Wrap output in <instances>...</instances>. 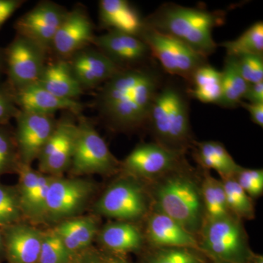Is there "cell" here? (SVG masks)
Wrapping results in <instances>:
<instances>
[{
	"mask_svg": "<svg viewBox=\"0 0 263 263\" xmlns=\"http://www.w3.org/2000/svg\"><path fill=\"white\" fill-rule=\"evenodd\" d=\"M161 86L160 74L148 64L122 69L98 88L95 107L114 130H137L146 126Z\"/></svg>",
	"mask_w": 263,
	"mask_h": 263,
	"instance_id": "1",
	"label": "cell"
},
{
	"mask_svg": "<svg viewBox=\"0 0 263 263\" xmlns=\"http://www.w3.org/2000/svg\"><path fill=\"white\" fill-rule=\"evenodd\" d=\"M200 183L183 161L167 174L147 183L152 209L172 218L193 234H199L205 221Z\"/></svg>",
	"mask_w": 263,
	"mask_h": 263,
	"instance_id": "2",
	"label": "cell"
},
{
	"mask_svg": "<svg viewBox=\"0 0 263 263\" xmlns=\"http://www.w3.org/2000/svg\"><path fill=\"white\" fill-rule=\"evenodd\" d=\"M226 13L165 3L144 18L147 27L172 36L202 56H210L218 44L213 31L224 23Z\"/></svg>",
	"mask_w": 263,
	"mask_h": 263,
	"instance_id": "3",
	"label": "cell"
},
{
	"mask_svg": "<svg viewBox=\"0 0 263 263\" xmlns=\"http://www.w3.org/2000/svg\"><path fill=\"white\" fill-rule=\"evenodd\" d=\"M186 91L178 85H162L156 95L146 126L155 143L175 152L185 154L195 140L190 122Z\"/></svg>",
	"mask_w": 263,
	"mask_h": 263,
	"instance_id": "4",
	"label": "cell"
},
{
	"mask_svg": "<svg viewBox=\"0 0 263 263\" xmlns=\"http://www.w3.org/2000/svg\"><path fill=\"white\" fill-rule=\"evenodd\" d=\"M152 210L147 183L123 174L106 188L95 202V215L137 223Z\"/></svg>",
	"mask_w": 263,
	"mask_h": 263,
	"instance_id": "5",
	"label": "cell"
},
{
	"mask_svg": "<svg viewBox=\"0 0 263 263\" xmlns=\"http://www.w3.org/2000/svg\"><path fill=\"white\" fill-rule=\"evenodd\" d=\"M199 234V251L214 261L249 263L253 255L241 219L234 215L206 221Z\"/></svg>",
	"mask_w": 263,
	"mask_h": 263,
	"instance_id": "6",
	"label": "cell"
},
{
	"mask_svg": "<svg viewBox=\"0 0 263 263\" xmlns=\"http://www.w3.org/2000/svg\"><path fill=\"white\" fill-rule=\"evenodd\" d=\"M75 151L69 172L76 177L86 175L110 176L121 171L114 157L93 122L83 114L77 117Z\"/></svg>",
	"mask_w": 263,
	"mask_h": 263,
	"instance_id": "7",
	"label": "cell"
},
{
	"mask_svg": "<svg viewBox=\"0 0 263 263\" xmlns=\"http://www.w3.org/2000/svg\"><path fill=\"white\" fill-rule=\"evenodd\" d=\"M96 191L97 184L91 180L53 176L48 188L46 222L57 224L80 216Z\"/></svg>",
	"mask_w": 263,
	"mask_h": 263,
	"instance_id": "8",
	"label": "cell"
},
{
	"mask_svg": "<svg viewBox=\"0 0 263 263\" xmlns=\"http://www.w3.org/2000/svg\"><path fill=\"white\" fill-rule=\"evenodd\" d=\"M140 37L149 48L152 58L160 62L162 69L171 75L188 81L198 67L208 63L206 57L187 45L146 25Z\"/></svg>",
	"mask_w": 263,
	"mask_h": 263,
	"instance_id": "9",
	"label": "cell"
},
{
	"mask_svg": "<svg viewBox=\"0 0 263 263\" xmlns=\"http://www.w3.org/2000/svg\"><path fill=\"white\" fill-rule=\"evenodd\" d=\"M48 56L37 43L16 34L5 48L6 82L14 91L37 84Z\"/></svg>",
	"mask_w": 263,
	"mask_h": 263,
	"instance_id": "10",
	"label": "cell"
},
{
	"mask_svg": "<svg viewBox=\"0 0 263 263\" xmlns=\"http://www.w3.org/2000/svg\"><path fill=\"white\" fill-rule=\"evenodd\" d=\"M184 161V154L170 150L155 142L137 145L121 162L123 174L146 183L159 179Z\"/></svg>",
	"mask_w": 263,
	"mask_h": 263,
	"instance_id": "11",
	"label": "cell"
},
{
	"mask_svg": "<svg viewBox=\"0 0 263 263\" xmlns=\"http://www.w3.org/2000/svg\"><path fill=\"white\" fill-rule=\"evenodd\" d=\"M77 132V117L70 112H64L62 117L57 119L56 127L38 157L40 172L60 176L69 171Z\"/></svg>",
	"mask_w": 263,
	"mask_h": 263,
	"instance_id": "12",
	"label": "cell"
},
{
	"mask_svg": "<svg viewBox=\"0 0 263 263\" xmlns=\"http://www.w3.org/2000/svg\"><path fill=\"white\" fill-rule=\"evenodd\" d=\"M14 136L21 163L32 165L56 127L55 115L21 110L15 118Z\"/></svg>",
	"mask_w": 263,
	"mask_h": 263,
	"instance_id": "13",
	"label": "cell"
},
{
	"mask_svg": "<svg viewBox=\"0 0 263 263\" xmlns=\"http://www.w3.org/2000/svg\"><path fill=\"white\" fill-rule=\"evenodd\" d=\"M67 11L53 2H41L17 19L16 34L37 43L49 54L52 41Z\"/></svg>",
	"mask_w": 263,
	"mask_h": 263,
	"instance_id": "14",
	"label": "cell"
},
{
	"mask_svg": "<svg viewBox=\"0 0 263 263\" xmlns=\"http://www.w3.org/2000/svg\"><path fill=\"white\" fill-rule=\"evenodd\" d=\"M95 37L94 25L87 12L77 6L68 10L51 43L55 58L68 60L83 48L92 46Z\"/></svg>",
	"mask_w": 263,
	"mask_h": 263,
	"instance_id": "15",
	"label": "cell"
},
{
	"mask_svg": "<svg viewBox=\"0 0 263 263\" xmlns=\"http://www.w3.org/2000/svg\"><path fill=\"white\" fill-rule=\"evenodd\" d=\"M92 46L120 70L147 65L152 58L149 48L141 37L126 33L107 32L95 35Z\"/></svg>",
	"mask_w": 263,
	"mask_h": 263,
	"instance_id": "16",
	"label": "cell"
},
{
	"mask_svg": "<svg viewBox=\"0 0 263 263\" xmlns=\"http://www.w3.org/2000/svg\"><path fill=\"white\" fill-rule=\"evenodd\" d=\"M67 60L84 91L98 89L120 70L93 46L83 48Z\"/></svg>",
	"mask_w": 263,
	"mask_h": 263,
	"instance_id": "17",
	"label": "cell"
},
{
	"mask_svg": "<svg viewBox=\"0 0 263 263\" xmlns=\"http://www.w3.org/2000/svg\"><path fill=\"white\" fill-rule=\"evenodd\" d=\"M145 219V238L154 248L184 247L199 250L197 235L170 216L152 209Z\"/></svg>",
	"mask_w": 263,
	"mask_h": 263,
	"instance_id": "18",
	"label": "cell"
},
{
	"mask_svg": "<svg viewBox=\"0 0 263 263\" xmlns=\"http://www.w3.org/2000/svg\"><path fill=\"white\" fill-rule=\"evenodd\" d=\"M8 263H37L43 230L23 221L3 228Z\"/></svg>",
	"mask_w": 263,
	"mask_h": 263,
	"instance_id": "19",
	"label": "cell"
},
{
	"mask_svg": "<svg viewBox=\"0 0 263 263\" xmlns=\"http://www.w3.org/2000/svg\"><path fill=\"white\" fill-rule=\"evenodd\" d=\"M15 102L21 110L55 115L57 111L81 115L84 105L79 100L60 98L35 84L15 91Z\"/></svg>",
	"mask_w": 263,
	"mask_h": 263,
	"instance_id": "20",
	"label": "cell"
},
{
	"mask_svg": "<svg viewBox=\"0 0 263 263\" xmlns=\"http://www.w3.org/2000/svg\"><path fill=\"white\" fill-rule=\"evenodd\" d=\"M99 21L100 27L107 32L126 33L139 37L146 27L144 18L127 0H100Z\"/></svg>",
	"mask_w": 263,
	"mask_h": 263,
	"instance_id": "21",
	"label": "cell"
},
{
	"mask_svg": "<svg viewBox=\"0 0 263 263\" xmlns=\"http://www.w3.org/2000/svg\"><path fill=\"white\" fill-rule=\"evenodd\" d=\"M97 238L105 251L121 256L140 252L146 242L136 223L124 221L105 224L99 230Z\"/></svg>",
	"mask_w": 263,
	"mask_h": 263,
	"instance_id": "22",
	"label": "cell"
},
{
	"mask_svg": "<svg viewBox=\"0 0 263 263\" xmlns=\"http://www.w3.org/2000/svg\"><path fill=\"white\" fill-rule=\"evenodd\" d=\"M96 215L78 216L57 223L53 229L72 256L91 247L100 230Z\"/></svg>",
	"mask_w": 263,
	"mask_h": 263,
	"instance_id": "23",
	"label": "cell"
},
{
	"mask_svg": "<svg viewBox=\"0 0 263 263\" xmlns=\"http://www.w3.org/2000/svg\"><path fill=\"white\" fill-rule=\"evenodd\" d=\"M37 84L52 94L70 100H78L84 93L68 61L55 57L48 60Z\"/></svg>",
	"mask_w": 263,
	"mask_h": 263,
	"instance_id": "24",
	"label": "cell"
},
{
	"mask_svg": "<svg viewBox=\"0 0 263 263\" xmlns=\"http://www.w3.org/2000/svg\"><path fill=\"white\" fill-rule=\"evenodd\" d=\"M192 148L194 158L200 167L206 171L214 170L221 180L235 178L243 167L235 162L221 142L195 141Z\"/></svg>",
	"mask_w": 263,
	"mask_h": 263,
	"instance_id": "25",
	"label": "cell"
},
{
	"mask_svg": "<svg viewBox=\"0 0 263 263\" xmlns=\"http://www.w3.org/2000/svg\"><path fill=\"white\" fill-rule=\"evenodd\" d=\"M186 89L189 98L200 103L219 105L221 98V74L210 64L200 66L194 72Z\"/></svg>",
	"mask_w": 263,
	"mask_h": 263,
	"instance_id": "26",
	"label": "cell"
},
{
	"mask_svg": "<svg viewBox=\"0 0 263 263\" xmlns=\"http://www.w3.org/2000/svg\"><path fill=\"white\" fill-rule=\"evenodd\" d=\"M221 74V98L219 106L235 108L240 106L249 84L240 74L234 57L227 56Z\"/></svg>",
	"mask_w": 263,
	"mask_h": 263,
	"instance_id": "27",
	"label": "cell"
},
{
	"mask_svg": "<svg viewBox=\"0 0 263 263\" xmlns=\"http://www.w3.org/2000/svg\"><path fill=\"white\" fill-rule=\"evenodd\" d=\"M200 185L205 222L233 215L228 209L226 193L221 180L216 179L205 172Z\"/></svg>",
	"mask_w": 263,
	"mask_h": 263,
	"instance_id": "28",
	"label": "cell"
},
{
	"mask_svg": "<svg viewBox=\"0 0 263 263\" xmlns=\"http://www.w3.org/2000/svg\"><path fill=\"white\" fill-rule=\"evenodd\" d=\"M219 46L226 49L227 56L263 54V22H255L236 39L221 43Z\"/></svg>",
	"mask_w": 263,
	"mask_h": 263,
	"instance_id": "29",
	"label": "cell"
},
{
	"mask_svg": "<svg viewBox=\"0 0 263 263\" xmlns=\"http://www.w3.org/2000/svg\"><path fill=\"white\" fill-rule=\"evenodd\" d=\"M221 181L230 213L241 220L254 219L255 218V209L252 199L240 187L235 178Z\"/></svg>",
	"mask_w": 263,
	"mask_h": 263,
	"instance_id": "30",
	"label": "cell"
},
{
	"mask_svg": "<svg viewBox=\"0 0 263 263\" xmlns=\"http://www.w3.org/2000/svg\"><path fill=\"white\" fill-rule=\"evenodd\" d=\"M21 164L14 129L10 124H0V177L17 174Z\"/></svg>",
	"mask_w": 263,
	"mask_h": 263,
	"instance_id": "31",
	"label": "cell"
},
{
	"mask_svg": "<svg viewBox=\"0 0 263 263\" xmlns=\"http://www.w3.org/2000/svg\"><path fill=\"white\" fill-rule=\"evenodd\" d=\"M24 221L16 185L0 183V228L2 229Z\"/></svg>",
	"mask_w": 263,
	"mask_h": 263,
	"instance_id": "32",
	"label": "cell"
},
{
	"mask_svg": "<svg viewBox=\"0 0 263 263\" xmlns=\"http://www.w3.org/2000/svg\"><path fill=\"white\" fill-rule=\"evenodd\" d=\"M198 251L184 247L154 248L143 263H204Z\"/></svg>",
	"mask_w": 263,
	"mask_h": 263,
	"instance_id": "33",
	"label": "cell"
},
{
	"mask_svg": "<svg viewBox=\"0 0 263 263\" xmlns=\"http://www.w3.org/2000/svg\"><path fill=\"white\" fill-rule=\"evenodd\" d=\"M72 257L53 228L43 231L37 263H70Z\"/></svg>",
	"mask_w": 263,
	"mask_h": 263,
	"instance_id": "34",
	"label": "cell"
},
{
	"mask_svg": "<svg viewBox=\"0 0 263 263\" xmlns=\"http://www.w3.org/2000/svg\"><path fill=\"white\" fill-rule=\"evenodd\" d=\"M240 74L248 84L263 81V54L234 57Z\"/></svg>",
	"mask_w": 263,
	"mask_h": 263,
	"instance_id": "35",
	"label": "cell"
},
{
	"mask_svg": "<svg viewBox=\"0 0 263 263\" xmlns=\"http://www.w3.org/2000/svg\"><path fill=\"white\" fill-rule=\"evenodd\" d=\"M235 179L251 198H258L263 193V170L242 167Z\"/></svg>",
	"mask_w": 263,
	"mask_h": 263,
	"instance_id": "36",
	"label": "cell"
},
{
	"mask_svg": "<svg viewBox=\"0 0 263 263\" xmlns=\"http://www.w3.org/2000/svg\"><path fill=\"white\" fill-rule=\"evenodd\" d=\"M20 111L15 102V92L8 83L0 82V124H9Z\"/></svg>",
	"mask_w": 263,
	"mask_h": 263,
	"instance_id": "37",
	"label": "cell"
},
{
	"mask_svg": "<svg viewBox=\"0 0 263 263\" xmlns=\"http://www.w3.org/2000/svg\"><path fill=\"white\" fill-rule=\"evenodd\" d=\"M70 263H129L122 256L96 249H89L72 256Z\"/></svg>",
	"mask_w": 263,
	"mask_h": 263,
	"instance_id": "38",
	"label": "cell"
},
{
	"mask_svg": "<svg viewBox=\"0 0 263 263\" xmlns=\"http://www.w3.org/2000/svg\"><path fill=\"white\" fill-rule=\"evenodd\" d=\"M24 3L23 0H0V28Z\"/></svg>",
	"mask_w": 263,
	"mask_h": 263,
	"instance_id": "39",
	"label": "cell"
},
{
	"mask_svg": "<svg viewBox=\"0 0 263 263\" xmlns=\"http://www.w3.org/2000/svg\"><path fill=\"white\" fill-rule=\"evenodd\" d=\"M240 106L243 107L250 114L252 122L259 127H263V103H251L241 102Z\"/></svg>",
	"mask_w": 263,
	"mask_h": 263,
	"instance_id": "40",
	"label": "cell"
},
{
	"mask_svg": "<svg viewBox=\"0 0 263 263\" xmlns=\"http://www.w3.org/2000/svg\"><path fill=\"white\" fill-rule=\"evenodd\" d=\"M243 99L247 100L248 103H263V81L249 84Z\"/></svg>",
	"mask_w": 263,
	"mask_h": 263,
	"instance_id": "41",
	"label": "cell"
},
{
	"mask_svg": "<svg viewBox=\"0 0 263 263\" xmlns=\"http://www.w3.org/2000/svg\"><path fill=\"white\" fill-rule=\"evenodd\" d=\"M4 74H5V49L0 48V79Z\"/></svg>",
	"mask_w": 263,
	"mask_h": 263,
	"instance_id": "42",
	"label": "cell"
},
{
	"mask_svg": "<svg viewBox=\"0 0 263 263\" xmlns=\"http://www.w3.org/2000/svg\"><path fill=\"white\" fill-rule=\"evenodd\" d=\"M5 258L4 235L3 229L0 228V261Z\"/></svg>",
	"mask_w": 263,
	"mask_h": 263,
	"instance_id": "43",
	"label": "cell"
},
{
	"mask_svg": "<svg viewBox=\"0 0 263 263\" xmlns=\"http://www.w3.org/2000/svg\"><path fill=\"white\" fill-rule=\"evenodd\" d=\"M249 263H263L262 255L254 253Z\"/></svg>",
	"mask_w": 263,
	"mask_h": 263,
	"instance_id": "44",
	"label": "cell"
},
{
	"mask_svg": "<svg viewBox=\"0 0 263 263\" xmlns=\"http://www.w3.org/2000/svg\"><path fill=\"white\" fill-rule=\"evenodd\" d=\"M214 263H231V262H219V261H214Z\"/></svg>",
	"mask_w": 263,
	"mask_h": 263,
	"instance_id": "45",
	"label": "cell"
}]
</instances>
